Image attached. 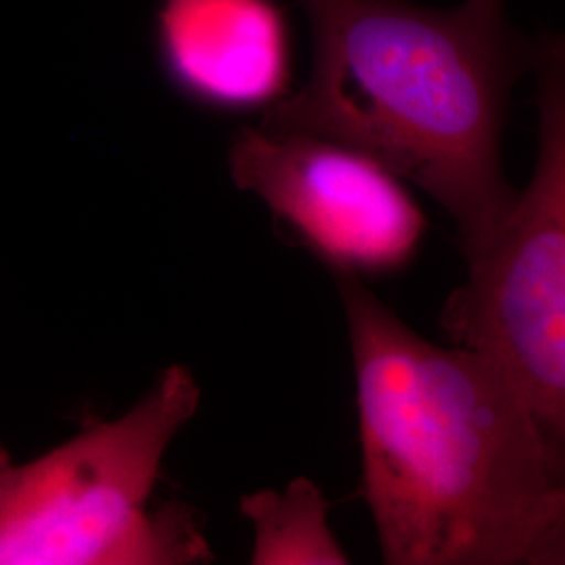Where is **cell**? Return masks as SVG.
Masks as SVG:
<instances>
[{
    "label": "cell",
    "instance_id": "3",
    "mask_svg": "<svg viewBox=\"0 0 565 565\" xmlns=\"http://www.w3.org/2000/svg\"><path fill=\"white\" fill-rule=\"evenodd\" d=\"M200 401L193 373L172 364L120 419L34 461L13 463L0 445V565L212 562L191 507H151L163 455Z\"/></svg>",
    "mask_w": 565,
    "mask_h": 565
},
{
    "label": "cell",
    "instance_id": "1",
    "mask_svg": "<svg viewBox=\"0 0 565 565\" xmlns=\"http://www.w3.org/2000/svg\"><path fill=\"white\" fill-rule=\"evenodd\" d=\"M363 492L390 565L525 564L562 511L565 467L484 352L427 342L343 277Z\"/></svg>",
    "mask_w": 565,
    "mask_h": 565
},
{
    "label": "cell",
    "instance_id": "5",
    "mask_svg": "<svg viewBox=\"0 0 565 565\" xmlns=\"http://www.w3.org/2000/svg\"><path fill=\"white\" fill-rule=\"evenodd\" d=\"M228 170L343 277L401 270L424 237V214L403 179L342 142L243 128Z\"/></svg>",
    "mask_w": 565,
    "mask_h": 565
},
{
    "label": "cell",
    "instance_id": "7",
    "mask_svg": "<svg viewBox=\"0 0 565 565\" xmlns=\"http://www.w3.org/2000/svg\"><path fill=\"white\" fill-rule=\"evenodd\" d=\"M242 513L254 525L252 564H350L329 525V503L308 478H296L281 492L245 494Z\"/></svg>",
    "mask_w": 565,
    "mask_h": 565
},
{
    "label": "cell",
    "instance_id": "4",
    "mask_svg": "<svg viewBox=\"0 0 565 565\" xmlns=\"http://www.w3.org/2000/svg\"><path fill=\"white\" fill-rule=\"evenodd\" d=\"M532 67L536 168L501 231L467 263L445 329L505 371L565 467V34L536 42Z\"/></svg>",
    "mask_w": 565,
    "mask_h": 565
},
{
    "label": "cell",
    "instance_id": "2",
    "mask_svg": "<svg viewBox=\"0 0 565 565\" xmlns=\"http://www.w3.org/2000/svg\"><path fill=\"white\" fill-rule=\"evenodd\" d=\"M312 70L266 107L260 130L342 142L424 189L457 224L473 260L518 191L503 168L511 86L532 49L505 0L425 9L406 0H302Z\"/></svg>",
    "mask_w": 565,
    "mask_h": 565
},
{
    "label": "cell",
    "instance_id": "6",
    "mask_svg": "<svg viewBox=\"0 0 565 565\" xmlns=\"http://www.w3.org/2000/svg\"><path fill=\"white\" fill-rule=\"evenodd\" d=\"M163 67L193 102L254 109L285 97L289 32L273 0H163Z\"/></svg>",
    "mask_w": 565,
    "mask_h": 565
},
{
    "label": "cell",
    "instance_id": "9",
    "mask_svg": "<svg viewBox=\"0 0 565 565\" xmlns=\"http://www.w3.org/2000/svg\"><path fill=\"white\" fill-rule=\"evenodd\" d=\"M564 507H565V494H564V505H562V509H564Z\"/></svg>",
    "mask_w": 565,
    "mask_h": 565
},
{
    "label": "cell",
    "instance_id": "8",
    "mask_svg": "<svg viewBox=\"0 0 565 565\" xmlns=\"http://www.w3.org/2000/svg\"><path fill=\"white\" fill-rule=\"evenodd\" d=\"M525 564L565 565V507L548 522L543 534L527 551Z\"/></svg>",
    "mask_w": 565,
    "mask_h": 565
}]
</instances>
